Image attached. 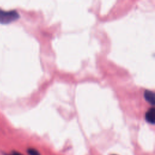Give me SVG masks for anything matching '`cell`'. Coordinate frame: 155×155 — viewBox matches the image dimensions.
Listing matches in <instances>:
<instances>
[{
  "label": "cell",
  "instance_id": "4",
  "mask_svg": "<svg viewBox=\"0 0 155 155\" xmlns=\"http://www.w3.org/2000/svg\"><path fill=\"white\" fill-rule=\"evenodd\" d=\"M27 153L28 155H41L40 153L35 148H29L27 149Z\"/></svg>",
  "mask_w": 155,
  "mask_h": 155
},
{
  "label": "cell",
  "instance_id": "5",
  "mask_svg": "<svg viewBox=\"0 0 155 155\" xmlns=\"http://www.w3.org/2000/svg\"><path fill=\"white\" fill-rule=\"evenodd\" d=\"M12 155H22V154H21L20 153H19V152L14 151V152H13V153H12Z\"/></svg>",
  "mask_w": 155,
  "mask_h": 155
},
{
  "label": "cell",
  "instance_id": "6",
  "mask_svg": "<svg viewBox=\"0 0 155 155\" xmlns=\"http://www.w3.org/2000/svg\"><path fill=\"white\" fill-rule=\"evenodd\" d=\"M112 155H117V154H112Z\"/></svg>",
  "mask_w": 155,
  "mask_h": 155
},
{
  "label": "cell",
  "instance_id": "1",
  "mask_svg": "<svg viewBox=\"0 0 155 155\" xmlns=\"http://www.w3.org/2000/svg\"><path fill=\"white\" fill-rule=\"evenodd\" d=\"M19 17L16 10L5 11L0 9V23L7 24L17 20Z\"/></svg>",
  "mask_w": 155,
  "mask_h": 155
},
{
  "label": "cell",
  "instance_id": "2",
  "mask_svg": "<svg viewBox=\"0 0 155 155\" xmlns=\"http://www.w3.org/2000/svg\"><path fill=\"white\" fill-rule=\"evenodd\" d=\"M146 120L151 124H154L155 122V111L154 108H150L145 114Z\"/></svg>",
  "mask_w": 155,
  "mask_h": 155
},
{
  "label": "cell",
  "instance_id": "3",
  "mask_svg": "<svg viewBox=\"0 0 155 155\" xmlns=\"http://www.w3.org/2000/svg\"><path fill=\"white\" fill-rule=\"evenodd\" d=\"M144 97L145 99L150 104L153 105L154 104V93L153 91H151L150 90H145L144 91Z\"/></svg>",
  "mask_w": 155,
  "mask_h": 155
}]
</instances>
